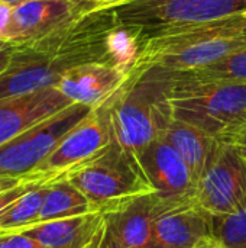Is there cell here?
<instances>
[{
	"label": "cell",
	"instance_id": "cell-1",
	"mask_svg": "<svg viewBox=\"0 0 246 248\" xmlns=\"http://www.w3.org/2000/svg\"><path fill=\"white\" fill-rule=\"evenodd\" d=\"M117 28L112 12L88 7L57 31L23 42H10V71L16 87L32 93L55 86L61 76L88 62H130L116 51Z\"/></svg>",
	"mask_w": 246,
	"mask_h": 248
},
{
	"label": "cell",
	"instance_id": "cell-2",
	"mask_svg": "<svg viewBox=\"0 0 246 248\" xmlns=\"http://www.w3.org/2000/svg\"><path fill=\"white\" fill-rule=\"evenodd\" d=\"M246 46V15L167 31L136 44L132 74L158 68L188 73L212 65Z\"/></svg>",
	"mask_w": 246,
	"mask_h": 248
},
{
	"label": "cell",
	"instance_id": "cell-3",
	"mask_svg": "<svg viewBox=\"0 0 246 248\" xmlns=\"http://www.w3.org/2000/svg\"><path fill=\"white\" fill-rule=\"evenodd\" d=\"M173 73L148 68L132 74L106 103L113 142L138 157L151 142L161 138L173 119L167 92Z\"/></svg>",
	"mask_w": 246,
	"mask_h": 248
},
{
	"label": "cell",
	"instance_id": "cell-4",
	"mask_svg": "<svg viewBox=\"0 0 246 248\" xmlns=\"http://www.w3.org/2000/svg\"><path fill=\"white\" fill-rule=\"evenodd\" d=\"M167 102L174 119L187 122L220 142L236 144L246 129V83L202 80L173 73Z\"/></svg>",
	"mask_w": 246,
	"mask_h": 248
},
{
	"label": "cell",
	"instance_id": "cell-5",
	"mask_svg": "<svg viewBox=\"0 0 246 248\" xmlns=\"http://www.w3.org/2000/svg\"><path fill=\"white\" fill-rule=\"evenodd\" d=\"M106 7L135 46L161 32L246 15V0H126Z\"/></svg>",
	"mask_w": 246,
	"mask_h": 248
},
{
	"label": "cell",
	"instance_id": "cell-6",
	"mask_svg": "<svg viewBox=\"0 0 246 248\" xmlns=\"http://www.w3.org/2000/svg\"><path fill=\"white\" fill-rule=\"evenodd\" d=\"M97 211L107 212L155 193L136 157L112 142L100 155L68 177Z\"/></svg>",
	"mask_w": 246,
	"mask_h": 248
},
{
	"label": "cell",
	"instance_id": "cell-7",
	"mask_svg": "<svg viewBox=\"0 0 246 248\" xmlns=\"http://www.w3.org/2000/svg\"><path fill=\"white\" fill-rule=\"evenodd\" d=\"M93 109L87 105L72 103L0 145V179H19L33 173L61 140Z\"/></svg>",
	"mask_w": 246,
	"mask_h": 248
},
{
	"label": "cell",
	"instance_id": "cell-8",
	"mask_svg": "<svg viewBox=\"0 0 246 248\" xmlns=\"http://www.w3.org/2000/svg\"><path fill=\"white\" fill-rule=\"evenodd\" d=\"M246 201V158L239 144L216 145L204 171L197 180L196 202L209 214L225 217Z\"/></svg>",
	"mask_w": 246,
	"mask_h": 248
},
{
	"label": "cell",
	"instance_id": "cell-9",
	"mask_svg": "<svg viewBox=\"0 0 246 248\" xmlns=\"http://www.w3.org/2000/svg\"><path fill=\"white\" fill-rule=\"evenodd\" d=\"M112 142V129L103 103L81 119L30 174H39L49 185L64 180L72 171L100 155Z\"/></svg>",
	"mask_w": 246,
	"mask_h": 248
},
{
	"label": "cell",
	"instance_id": "cell-10",
	"mask_svg": "<svg viewBox=\"0 0 246 248\" xmlns=\"http://www.w3.org/2000/svg\"><path fill=\"white\" fill-rule=\"evenodd\" d=\"M136 158L162 203L196 201L197 182L191 170L162 137L151 142Z\"/></svg>",
	"mask_w": 246,
	"mask_h": 248
},
{
	"label": "cell",
	"instance_id": "cell-11",
	"mask_svg": "<svg viewBox=\"0 0 246 248\" xmlns=\"http://www.w3.org/2000/svg\"><path fill=\"white\" fill-rule=\"evenodd\" d=\"M215 217L196 201L162 203L152 224L149 248H194L206 238L215 237Z\"/></svg>",
	"mask_w": 246,
	"mask_h": 248
},
{
	"label": "cell",
	"instance_id": "cell-12",
	"mask_svg": "<svg viewBox=\"0 0 246 248\" xmlns=\"http://www.w3.org/2000/svg\"><path fill=\"white\" fill-rule=\"evenodd\" d=\"M132 77L130 62H88L65 71L55 87L72 103L97 108Z\"/></svg>",
	"mask_w": 246,
	"mask_h": 248
},
{
	"label": "cell",
	"instance_id": "cell-13",
	"mask_svg": "<svg viewBox=\"0 0 246 248\" xmlns=\"http://www.w3.org/2000/svg\"><path fill=\"white\" fill-rule=\"evenodd\" d=\"M158 206V196L151 193L104 212L106 231L101 248H149Z\"/></svg>",
	"mask_w": 246,
	"mask_h": 248
},
{
	"label": "cell",
	"instance_id": "cell-14",
	"mask_svg": "<svg viewBox=\"0 0 246 248\" xmlns=\"http://www.w3.org/2000/svg\"><path fill=\"white\" fill-rule=\"evenodd\" d=\"M72 105L55 86L0 100V145Z\"/></svg>",
	"mask_w": 246,
	"mask_h": 248
},
{
	"label": "cell",
	"instance_id": "cell-15",
	"mask_svg": "<svg viewBox=\"0 0 246 248\" xmlns=\"http://www.w3.org/2000/svg\"><path fill=\"white\" fill-rule=\"evenodd\" d=\"M93 7L72 0H30L13 7L9 42H23L45 36Z\"/></svg>",
	"mask_w": 246,
	"mask_h": 248
},
{
	"label": "cell",
	"instance_id": "cell-16",
	"mask_svg": "<svg viewBox=\"0 0 246 248\" xmlns=\"http://www.w3.org/2000/svg\"><path fill=\"white\" fill-rule=\"evenodd\" d=\"M106 231V215L101 211L43 222L26 234L48 248H101Z\"/></svg>",
	"mask_w": 246,
	"mask_h": 248
},
{
	"label": "cell",
	"instance_id": "cell-17",
	"mask_svg": "<svg viewBox=\"0 0 246 248\" xmlns=\"http://www.w3.org/2000/svg\"><path fill=\"white\" fill-rule=\"evenodd\" d=\"M162 138L181 155L196 182L204 171L216 145L219 144L217 140L202 129L174 118L170 121Z\"/></svg>",
	"mask_w": 246,
	"mask_h": 248
},
{
	"label": "cell",
	"instance_id": "cell-18",
	"mask_svg": "<svg viewBox=\"0 0 246 248\" xmlns=\"http://www.w3.org/2000/svg\"><path fill=\"white\" fill-rule=\"evenodd\" d=\"M91 212H97L93 203L71 182L64 179L48 185L36 225Z\"/></svg>",
	"mask_w": 246,
	"mask_h": 248
},
{
	"label": "cell",
	"instance_id": "cell-19",
	"mask_svg": "<svg viewBox=\"0 0 246 248\" xmlns=\"http://www.w3.org/2000/svg\"><path fill=\"white\" fill-rule=\"evenodd\" d=\"M48 185H39L20 196L0 221V235L25 232L33 228L41 215Z\"/></svg>",
	"mask_w": 246,
	"mask_h": 248
},
{
	"label": "cell",
	"instance_id": "cell-20",
	"mask_svg": "<svg viewBox=\"0 0 246 248\" xmlns=\"http://www.w3.org/2000/svg\"><path fill=\"white\" fill-rule=\"evenodd\" d=\"M181 74L202 80H225L246 83V46L238 51L236 54H232L228 58L217 61L212 65Z\"/></svg>",
	"mask_w": 246,
	"mask_h": 248
},
{
	"label": "cell",
	"instance_id": "cell-21",
	"mask_svg": "<svg viewBox=\"0 0 246 248\" xmlns=\"http://www.w3.org/2000/svg\"><path fill=\"white\" fill-rule=\"evenodd\" d=\"M213 234L228 248H246V201L233 214L215 218Z\"/></svg>",
	"mask_w": 246,
	"mask_h": 248
},
{
	"label": "cell",
	"instance_id": "cell-22",
	"mask_svg": "<svg viewBox=\"0 0 246 248\" xmlns=\"http://www.w3.org/2000/svg\"><path fill=\"white\" fill-rule=\"evenodd\" d=\"M39 185H49V183H46V180L43 177H41L39 174H26V176L17 179V182L13 183L12 186L0 190V221L4 217V214L9 211V208L20 196H23L26 192H29L30 189H33Z\"/></svg>",
	"mask_w": 246,
	"mask_h": 248
},
{
	"label": "cell",
	"instance_id": "cell-23",
	"mask_svg": "<svg viewBox=\"0 0 246 248\" xmlns=\"http://www.w3.org/2000/svg\"><path fill=\"white\" fill-rule=\"evenodd\" d=\"M0 248H48L26 232L0 235Z\"/></svg>",
	"mask_w": 246,
	"mask_h": 248
},
{
	"label": "cell",
	"instance_id": "cell-24",
	"mask_svg": "<svg viewBox=\"0 0 246 248\" xmlns=\"http://www.w3.org/2000/svg\"><path fill=\"white\" fill-rule=\"evenodd\" d=\"M12 17H13V7L0 1V44L9 42Z\"/></svg>",
	"mask_w": 246,
	"mask_h": 248
},
{
	"label": "cell",
	"instance_id": "cell-25",
	"mask_svg": "<svg viewBox=\"0 0 246 248\" xmlns=\"http://www.w3.org/2000/svg\"><path fill=\"white\" fill-rule=\"evenodd\" d=\"M12 54H13V45L10 42L0 44V74L6 71V68L9 67Z\"/></svg>",
	"mask_w": 246,
	"mask_h": 248
},
{
	"label": "cell",
	"instance_id": "cell-26",
	"mask_svg": "<svg viewBox=\"0 0 246 248\" xmlns=\"http://www.w3.org/2000/svg\"><path fill=\"white\" fill-rule=\"evenodd\" d=\"M194 248H228L223 243H220L216 237H210L206 238L204 241H202L199 246H196Z\"/></svg>",
	"mask_w": 246,
	"mask_h": 248
},
{
	"label": "cell",
	"instance_id": "cell-27",
	"mask_svg": "<svg viewBox=\"0 0 246 248\" xmlns=\"http://www.w3.org/2000/svg\"><path fill=\"white\" fill-rule=\"evenodd\" d=\"M120 1H126V0H81L80 3L90 4L93 7H103V6H110V4H116Z\"/></svg>",
	"mask_w": 246,
	"mask_h": 248
},
{
	"label": "cell",
	"instance_id": "cell-28",
	"mask_svg": "<svg viewBox=\"0 0 246 248\" xmlns=\"http://www.w3.org/2000/svg\"><path fill=\"white\" fill-rule=\"evenodd\" d=\"M19 179H20V177H19ZM16 182H17V179H0V190H3V189L12 186V185L16 183Z\"/></svg>",
	"mask_w": 246,
	"mask_h": 248
},
{
	"label": "cell",
	"instance_id": "cell-29",
	"mask_svg": "<svg viewBox=\"0 0 246 248\" xmlns=\"http://www.w3.org/2000/svg\"><path fill=\"white\" fill-rule=\"evenodd\" d=\"M1 3H6V4H9V6H12V7H16V6H19V4H23V3H26V1H30V0H0Z\"/></svg>",
	"mask_w": 246,
	"mask_h": 248
},
{
	"label": "cell",
	"instance_id": "cell-30",
	"mask_svg": "<svg viewBox=\"0 0 246 248\" xmlns=\"http://www.w3.org/2000/svg\"><path fill=\"white\" fill-rule=\"evenodd\" d=\"M236 144H239V145H246V129L242 132V135L239 137V140H238Z\"/></svg>",
	"mask_w": 246,
	"mask_h": 248
},
{
	"label": "cell",
	"instance_id": "cell-31",
	"mask_svg": "<svg viewBox=\"0 0 246 248\" xmlns=\"http://www.w3.org/2000/svg\"><path fill=\"white\" fill-rule=\"evenodd\" d=\"M241 148H242V153H244V155H245L246 158V145H241Z\"/></svg>",
	"mask_w": 246,
	"mask_h": 248
},
{
	"label": "cell",
	"instance_id": "cell-32",
	"mask_svg": "<svg viewBox=\"0 0 246 248\" xmlns=\"http://www.w3.org/2000/svg\"><path fill=\"white\" fill-rule=\"evenodd\" d=\"M72 1H77V3H80V1H81V0H72Z\"/></svg>",
	"mask_w": 246,
	"mask_h": 248
}]
</instances>
